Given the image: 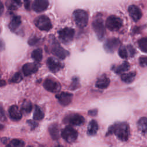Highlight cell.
<instances>
[{"instance_id": "38", "label": "cell", "mask_w": 147, "mask_h": 147, "mask_svg": "<svg viewBox=\"0 0 147 147\" xmlns=\"http://www.w3.org/2000/svg\"><path fill=\"white\" fill-rule=\"evenodd\" d=\"M6 119V117H5V114L3 113V110L2 109V108H1V121H4Z\"/></svg>"}, {"instance_id": "3", "label": "cell", "mask_w": 147, "mask_h": 147, "mask_svg": "<svg viewBox=\"0 0 147 147\" xmlns=\"http://www.w3.org/2000/svg\"><path fill=\"white\" fill-rule=\"evenodd\" d=\"M34 24L37 28L44 31H49L52 27L50 19L44 15L37 17L34 20Z\"/></svg>"}, {"instance_id": "9", "label": "cell", "mask_w": 147, "mask_h": 147, "mask_svg": "<svg viewBox=\"0 0 147 147\" xmlns=\"http://www.w3.org/2000/svg\"><path fill=\"white\" fill-rule=\"evenodd\" d=\"M120 41L116 38H111L107 39L104 44L105 50L109 53L114 52L120 45Z\"/></svg>"}, {"instance_id": "16", "label": "cell", "mask_w": 147, "mask_h": 147, "mask_svg": "<svg viewBox=\"0 0 147 147\" xmlns=\"http://www.w3.org/2000/svg\"><path fill=\"white\" fill-rule=\"evenodd\" d=\"M9 114L10 118L15 121L20 120L22 116V111L16 105H12L9 107Z\"/></svg>"}, {"instance_id": "34", "label": "cell", "mask_w": 147, "mask_h": 147, "mask_svg": "<svg viewBox=\"0 0 147 147\" xmlns=\"http://www.w3.org/2000/svg\"><path fill=\"white\" fill-rule=\"evenodd\" d=\"M38 40H39V39H38L37 37H33L32 38L29 39V40L28 41V43L30 45H34L38 42Z\"/></svg>"}, {"instance_id": "26", "label": "cell", "mask_w": 147, "mask_h": 147, "mask_svg": "<svg viewBox=\"0 0 147 147\" xmlns=\"http://www.w3.org/2000/svg\"><path fill=\"white\" fill-rule=\"evenodd\" d=\"M25 143L23 141L18 139L12 140L6 147H24Z\"/></svg>"}, {"instance_id": "17", "label": "cell", "mask_w": 147, "mask_h": 147, "mask_svg": "<svg viewBox=\"0 0 147 147\" xmlns=\"http://www.w3.org/2000/svg\"><path fill=\"white\" fill-rule=\"evenodd\" d=\"M128 11L130 16L134 21H138L142 16L141 10L136 5H130L128 8Z\"/></svg>"}, {"instance_id": "1", "label": "cell", "mask_w": 147, "mask_h": 147, "mask_svg": "<svg viewBox=\"0 0 147 147\" xmlns=\"http://www.w3.org/2000/svg\"><path fill=\"white\" fill-rule=\"evenodd\" d=\"M130 130L129 125L125 122H118L114 123L109 129L107 134H114L116 137L122 141L127 140Z\"/></svg>"}, {"instance_id": "25", "label": "cell", "mask_w": 147, "mask_h": 147, "mask_svg": "<svg viewBox=\"0 0 147 147\" xmlns=\"http://www.w3.org/2000/svg\"><path fill=\"white\" fill-rule=\"evenodd\" d=\"M32 58L37 62H40L42 59V51L40 48L34 49L31 54Z\"/></svg>"}, {"instance_id": "22", "label": "cell", "mask_w": 147, "mask_h": 147, "mask_svg": "<svg viewBox=\"0 0 147 147\" xmlns=\"http://www.w3.org/2000/svg\"><path fill=\"white\" fill-rule=\"evenodd\" d=\"M49 131L51 136L53 140H57L60 137L59 127L57 124H52L49 128Z\"/></svg>"}, {"instance_id": "36", "label": "cell", "mask_w": 147, "mask_h": 147, "mask_svg": "<svg viewBox=\"0 0 147 147\" xmlns=\"http://www.w3.org/2000/svg\"><path fill=\"white\" fill-rule=\"evenodd\" d=\"M24 6L25 9L27 10H29L31 0H24Z\"/></svg>"}, {"instance_id": "12", "label": "cell", "mask_w": 147, "mask_h": 147, "mask_svg": "<svg viewBox=\"0 0 147 147\" xmlns=\"http://www.w3.org/2000/svg\"><path fill=\"white\" fill-rule=\"evenodd\" d=\"M65 120L67 122L75 126H80L83 125L85 121L84 117L78 114H71L67 116L65 118Z\"/></svg>"}, {"instance_id": "37", "label": "cell", "mask_w": 147, "mask_h": 147, "mask_svg": "<svg viewBox=\"0 0 147 147\" xmlns=\"http://www.w3.org/2000/svg\"><path fill=\"white\" fill-rule=\"evenodd\" d=\"M28 123H29V124L31 126L32 128H34V127L37 125V123H36V122H34V121H31V120H30V121H28Z\"/></svg>"}, {"instance_id": "28", "label": "cell", "mask_w": 147, "mask_h": 147, "mask_svg": "<svg viewBox=\"0 0 147 147\" xmlns=\"http://www.w3.org/2000/svg\"><path fill=\"white\" fill-rule=\"evenodd\" d=\"M139 48L144 52L147 53V37L142 38L138 41Z\"/></svg>"}, {"instance_id": "13", "label": "cell", "mask_w": 147, "mask_h": 147, "mask_svg": "<svg viewBox=\"0 0 147 147\" xmlns=\"http://www.w3.org/2000/svg\"><path fill=\"white\" fill-rule=\"evenodd\" d=\"M49 6L48 0H34L32 3V9L37 13L42 12L47 9Z\"/></svg>"}, {"instance_id": "15", "label": "cell", "mask_w": 147, "mask_h": 147, "mask_svg": "<svg viewBox=\"0 0 147 147\" xmlns=\"http://www.w3.org/2000/svg\"><path fill=\"white\" fill-rule=\"evenodd\" d=\"M22 70L25 76H29L38 71V65L36 63H28L22 66Z\"/></svg>"}, {"instance_id": "39", "label": "cell", "mask_w": 147, "mask_h": 147, "mask_svg": "<svg viewBox=\"0 0 147 147\" xmlns=\"http://www.w3.org/2000/svg\"><path fill=\"white\" fill-rule=\"evenodd\" d=\"M88 114H89L90 115H92V116L96 115V114H97V110H91L89 111Z\"/></svg>"}, {"instance_id": "41", "label": "cell", "mask_w": 147, "mask_h": 147, "mask_svg": "<svg viewBox=\"0 0 147 147\" xmlns=\"http://www.w3.org/2000/svg\"><path fill=\"white\" fill-rule=\"evenodd\" d=\"M1 14L2 13V12H3V4H2V3L1 2Z\"/></svg>"}, {"instance_id": "20", "label": "cell", "mask_w": 147, "mask_h": 147, "mask_svg": "<svg viewBox=\"0 0 147 147\" xmlns=\"http://www.w3.org/2000/svg\"><path fill=\"white\" fill-rule=\"evenodd\" d=\"M98 130V125L95 120H92L89 122L87 127V133L90 136H94L96 134Z\"/></svg>"}, {"instance_id": "6", "label": "cell", "mask_w": 147, "mask_h": 147, "mask_svg": "<svg viewBox=\"0 0 147 147\" xmlns=\"http://www.w3.org/2000/svg\"><path fill=\"white\" fill-rule=\"evenodd\" d=\"M60 40L65 44L69 43L74 38L75 30L71 28H64L58 32Z\"/></svg>"}, {"instance_id": "5", "label": "cell", "mask_w": 147, "mask_h": 147, "mask_svg": "<svg viewBox=\"0 0 147 147\" xmlns=\"http://www.w3.org/2000/svg\"><path fill=\"white\" fill-rule=\"evenodd\" d=\"M92 28L98 38L99 40H102L105 34V27L103 20L100 18L94 20L92 23Z\"/></svg>"}, {"instance_id": "31", "label": "cell", "mask_w": 147, "mask_h": 147, "mask_svg": "<svg viewBox=\"0 0 147 147\" xmlns=\"http://www.w3.org/2000/svg\"><path fill=\"white\" fill-rule=\"evenodd\" d=\"M22 79V75L20 72H16L11 78L10 82L12 83H17L20 82Z\"/></svg>"}, {"instance_id": "23", "label": "cell", "mask_w": 147, "mask_h": 147, "mask_svg": "<svg viewBox=\"0 0 147 147\" xmlns=\"http://www.w3.org/2000/svg\"><path fill=\"white\" fill-rule=\"evenodd\" d=\"M130 68V65L127 61H124L122 64L117 66L114 67L113 70L117 74H121L125 71H127Z\"/></svg>"}, {"instance_id": "7", "label": "cell", "mask_w": 147, "mask_h": 147, "mask_svg": "<svg viewBox=\"0 0 147 147\" xmlns=\"http://www.w3.org/2000/svg\"><path fill=\"white\" fill-rule=\"evenodd\" d=\"M61 135L62 137L68 142H74L78 136L77 131L71 126H66L62 131Z\"/></svg>"}, {"instance_id": "33", "label": "cell", "mask_w": 147, "mask_h": 147, "mask_svg": "<svg viewBox=\"0 0 147 147\" xmlns=\"http://www.w3.org/2000/svg\"><path fill=\"white\" fill-rule=\"evenodd\" d=\"M140 64L142 67L147 66V56H141L139 58Z\"/></svg>"}, {"instance_id": "18", "label": "cell", "mask_w": 147, "mask_h": 147, "mask_svg": "<svg viewBox=\"0 0 147 147\" xmlns=\"http://www.w3.org/2000/svg\"><path fill=\"white\" fill-rule=\"evenodd\" d=\"M110 82V79L107 76H102L96 80L95 86L98 88L105 89L109 86Z\"/></svg>"}, {"instance_id": "24", "label": "cell", "mask_w": 147, "mask_h": 147, "mask_svg": "<svg viewBox=\"0 0 147 147\" xmlns=\"http://www.w3.org/2000/svg\"><path fill=\"white\" fill-rule=\"evenodd\" d=\"M136 73L135 72H130L126 74H123L121 76V79L122 81L126 83H130L133 81L136 76Z\"/></svg>"}, {"instance_id": "8", "label": "cell", "mask_w": 147, "mask_h": 147, "mask_svg": "<svg viewBox=\"0 0 147 147\" xmlns=\"http://www.w3.org/2000/svg\"><path fill=\"white\" fill-rule=\"evenodd\" d=\"M52 53L60 59L63 60L69 55V52L64 49L59 43L53 44L51 48Z\"/></svg>"}, {"instance_id": "32", "label": "cell", "mask_w": 147, "mask_h": 147, "mask_svg": "<svg viewBox=\"0 0 147 147\" xmlns=\"http://www.w3.org/2000/svg\"><path fill=\"white\" fill-rule=\"evenodd\" d=\"M79 85V83L78 79L77 78H73L72 82L71 85L70 86V88L72 90H74L78 88Z\"/></svg>"}, {"instance_id": "35", "label": "cell", "mask_w": 147, "mask_h": 147, "mask_svg": "<svg viewBox=\"0 0 147 147\" xmlns=\"http://www.w3.org/2000/svg\"><path fill=\"white\" fill-rule=\"evenodd\" d=\"M127 49L129 51L130 56H133L135 54V50H134V48L131 45H128L127 46Z\"/></svg>"}, {"instance_id": "2", "label": "cell", "mask_w": 147, "mask_h": 147, "mask_svg": "<svg viewBox=\"0 0 147 147\" xmlns=\"http://www.w3.org/2000/svg\"><path fill=\"white\" fill-rule=\"evenodd\" d=\"M73 18L76 25L83 28L87 26L88 21V16L87 13L82 9H78L74 11Z\"/></svg>"}, {"instance_id": "21", "label": "cell", "mask_w": 147, "mask_h": 147, "mask_svg": "<svg viewBox=\"0 0 147 147\" xmlns=\"http://www.w3.org/2000/svg\"><path fill=\"white\" fill-rule=\"evenodd\" d=\"M137 126L142 133L147 134V118H141L137 122Z\"/></svg>"}, {"instance_id": "14", "label": "cell", "mask_w": 147, "mask_h": 147, "mask_svg": "<svg viewBox=\"0 0 147 147\" xmlns=\"http://www.w3.org/2000/svg\"><path fill=\"white\" fill-rule=\"evenodd\" d=\"M56 97L61 105L67 106L71 102L73 98V95L69 92H62L56 95Z\"/></svg>"}, {"instance_id": "43", "label": "cell", "mask_w": 147, "mask_h": 147, "mask_svg": "<svg viewBox=\"0 0 147 147\" xmlns=\"http://www.w3.org/2000/svg\"><path fill=\"white\" fill-rule=\"evenodd\" d=\"M56 147H64V146H61V145H57V146H56Z\"/></svg>"}, {"instance_id": "30", "label": "cell", "mask_w": 147, "mask_h": 147, "mask_svg": "<svg viewBox=\"0 0 147 147\" xmlns=\"http://www.w3.org/2000/svg\"><path fill=\"white\" fill-rule=\"evenodd\" d=\"M118 55L122 59H126L128 56V53L125 47H121L118 49Z\"/></svg>"}, {"instance_id": "4", "label": "cell", "mask_w": 147, "mask_h": 147, "mask_svg": "<svg viewBox=\"0 0 147 147\" xmlns=\"http://www.w3.org/2000/svg\"><path fill=\"white\" fill-rule=\"evenodd\" d=\"M122 25V20L115 16H109L106 21V26L111 31H117L119 30Z\"/></svg>"}, {"instance_id": "42", "label": "cell", "mask_w": 147, "mask_h": 147, "mask_svg": "<svg viewBox=\"0 0 147 147\" xmlns=\"http://www.w3.org/2000/svg\"><path fill=\"white\" fill-rule=\"evenodd\" d=\"M5 82L3 80H1V86H3V85H5Z\"/></svg>"}, {"instance_id": "27", "label": "cell", "mask_w": 147, "mask_h": 147, "mask_svg": "<svg viewBox=\"0 0 147 147\" xmlns=\"http://www.w3.org/2000/svg\"><path fill=\"white\" fill-rule=\"evenodd\" d=\"M44 114L43 111L41 110V109L37 106H35V109H34V111L33 113V118L35 120H41L44 118Z\"/></svg>"}, {"instance_id": "11", "label": "cell", "mask_w": 147, "mask_h": 147, "mask_svg": "<svg viewBox=\"0 0 147 147\" xmlns=\"http://www.w3.org/2000/svg\"><path fill=\"white\" fill-rule=\"evenodd\" d=\"M47 64L49 70L52 72H57L63 67V65L60 61L55 57H49L47 59Z\"/></svg>"}, {"instance_id": "10", "label": "cell", "mask_w": 147, "mask_h": 147, "mask_svg": "<svg viewBox=\"0 0 147 147\" xmlns=\"http://www.w3.org/2000/svg\"><path fill=\"white\" fill-rule=\"evenodd\" d=\"M44 87L47 91L51 92H57L60 90V84L51 79H47L43 83Z\"/></svg>"}, {"instance_id": "40", "label": "cell", "mask_w": 147, "mask_h": 147, "mask_svg": "<svg viewBox=\"0 0 147 147\" xmlns=\"http://www.w3.org/2000/svg\"><path fill=\"white\" fill-rule=\"evenodd\" d=\"M16 6H20L21 5V0H11Z\"/></svg>"}, {"instance_id": "44", "label": "cell", "mask_w": 147, "mask_h": 147, "mask_svg": "<svg viewBox=\"0 0 147 147\" xmlns=\"http://www.w3.org/2000/svg\"><path fill=\"white\" fill-rule=\"evenodd\" d=\"M28 147H33V146H28Z\"/></svg>"}, {"instance_id": "29", "label": "cell", "mask_w": 147, "mask_h": 147, "mask_svg": "<svg viewBox=\"0 0 147 147\" xmlns=\"http://www.w3.org/2000/svg\"><path fill=\"white\" fill-rule=\"evenodd\" d=\"M32 109V105L29 101H25L21 106V111L24 113H29Z\"/></svg>"}, {"instance_id": "19", "label": "cell", "mask_w": 147, "mask_h": 147, "mask_svg": "<svg viewBox=\"0 0 147 147\" xmlns=\"http://www.w3.org/2000/svg\"><path fill=\"white\" fill-rule=\"evenodd\" d=\"M21 24V17L18 16H16L12 18L10 22L9 23V27L12 32H14L20 26Z\"/></svg>"}]
</instances>
